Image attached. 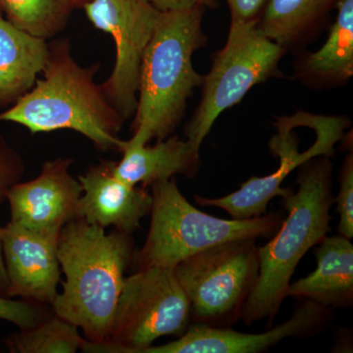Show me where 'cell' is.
<instances>
[{"instance_id":"obj_1","label":"cell","mask_w":353,"mask_h":353,"mask_svg":"<svg viewBox=\"0 0 353 353\" xmlns=\"http://www.w3.org/2000/svg\"><path fill=\"white\" fill-rule=\"evenodd\" d=\"M134 245L131 234H105L104 228L81 218L60 232L57 256L66 281L51 308L82 329L87 340L83 352L109 341Z\"/></svg>"},{"instance_id":"obj_2","label":"cell","mask_w":353,"mask_h":353,"mask_svg":"<svg viewBox=\"0 0 353 353\" xmlns=\"http://www.w3.org/2000/svg\"><path fill=\"white\" fill-rule=\"evenodd\" d=\"M99 64L82 67L72 57L68 39L50 44L43 78L13 105L0 113V122H13L32 134L72 130L103 152H122L118 134L124 120L94 82Z\"/></svg>"},{"instance_id":"obj_3","label":"cell","mask_w":353,"mask_h":353,"mask_svg":"<svg viewBox=\"0 0 353 353\" xmlns=\"http://www.w3.org/2000/svg\"><path fill=\"white\" fill-rule=\"evenodd\" d=\"M206 8L161 11L141 61L134 134L127 143L148 145L173 132L188 99L204 76L192 65V55L205 46L202 20Z\"/></svg>"},{"instance_id":"obj_4","label":"cell","mask_w":353,"mask_h":353,"mask_svg":"<svg viewBox=\"0 0 353 353\" xmlns=\"http://www.w3.org/2000/svg\"><path fill=\"white\" fill-rule=\"evenodd\" d=\"M296 192L290 189L282 196L288 211L273 239L259 248V274L243 308L245 324L268 320L272 325L297 265L313 246L321 243L330 232L332 205V163L329 157L312 158L299 167Z\"/></svg>"},{"instance_id":"obj_5","label":"cell","mask_w":353,"mask_h":353,"mask_svg":"<svg viewBox=\"0 0 353 353\" xmlns=\"http://www.w3.org/2000/svg\"><path fill=\"white\" fill-rule=\"evenodd\" d=\"M150 231L143 248L134 253L139 269L175 268L181 261L211 246L240 239L268 238L282 224L281 212L252 219H221L192 206L173 178L152 185Z\"/></svg>"},{"instance_id":"obj_6","label":"cell","mask_w":353,"mask_h":353,"mask_svg":"<svg viewBox=\"0 0 353 353\" xmlns=\"http://www.w3.org/2000/svg\"><path fill=\"white\" fill-rule=\"evenodd\" d=\"M256 239L211 246L176 264L174 272L196 324L224 327L241 319L259 274Z\"/></svg>"},{"instance_id":"obj_7","label":"cell","mask_w":353,"mask_h":353,"mask_svg":"<svg viewBox=\"0 0 353 353\" xmlns=\"http://www.w3.org/2000/svg\"><path fill=\"white\" fill-rule=\"evenodd\" d=\"M190 305L174 268L152 266L125 278L109 341L85 352L143 353L162 336L189 328Z\"/></svg>"},{"instance_id":"obj_8","label":"cell","mask_w":353,"mask_h":353,"mask_svg":"<svg viewBox=\"0 0 353 353\" xmlns=\"http://www.w3.org/2000/svg\"><path fill=\"white\" fill-rule=\"evenodd\" d=\"M259 22L231 23L224 48L204 77L201 103L185 132V139L197 148H201L221 113L278 71L285 48L265 36Z\"/></svg>"},{"instance_id":"obj_9","label":"cell","mask_w":353,"mask_h":353,"mask_svg":"<svg viewBox=\"0 0 353 353\" xmlns=\"http://www.w3.org/2000/svg\"><path fill=\"white\" fill-rule=\"evenodd\" d=\"M299 115L301 126L311 128L316 134L314 143L308 150L299 152L296 137L292 134L294 128L301 127L296 115L280 119L277 123V134L270 141L272 152L280 158L277 170L261 178L252 176L243 183L240 189L226 196L206 199L196 196V203L222 209L232 219H252L264 215L272 199L284 196L289 192L290 189L282 188L287 176L312 158L331 157L334 152V145L343 139L348 126L347 120L343 117L307 113H299Z\"/></svg>"},{"instance_id":"obj_10","label":"cell","mask_w":353,"mask_h":353,"mask_svg":"<svg viewBox=\"0 0 353 353\" xmlns=\"http://www.w3.org/2000/svg\"><path fill=\"white\" fill-rule=\"evenodd\" d=\"M83 10L97 29L115 41V65L101 87L123 120H129L138 105L141 61L161 11L150 0H88Z\"/></svg>"},{"instance_id":"obj_11","label":"cell","mask_w":353,"mask_h":353,"mask_svg":"<svg viewBox=\"0 0 353 353\" xmlns=\"http://www.w3.org/2000/svg\"><path fill=\"white\" fill-rule=\"evenodd\" d=\"M73 160L46 162L34 180L14 183L6 194L11 222L46 234H60L65 225L79 219L83 189L69 172Z\"/></svg>"},{"instance_id":"obj_12","label":"cell","mask_w":353,"mask_h":353,"mask_svg":"<svg viewBox=\"0 0 353 353\" xmlns=\"http://www.w3.org/2000/svg\"><path fill=\"white\" fill-rule=\"evenodd\" d=\"M332 320L331 308L304 299L288 321L260 334H246L227 327L194 324L178 340L150 345L143 353H259L288 338L317 334Z\"/></svg>"},{"instance_id":"obj_13","label":"cell","mask_w":353,"mask_h":353,"mask_svg":"<svg viewBox=\"0 0 353 353\" xmlns=\"http://www.w3.org/2000/svg\"><path fill=\"white\" fill-rule=\"evenodd\" d=\"M59 234L32 231L11 221L1 227L0 243L8 280L7 297L53 303L61 275L57 256Z\"/></svg>"},{"instance_id":"obj_14","label":"cell","mask_w":353,"mask_h":353,"mask_svg":"<svg viewBox=\"0 0 353 353\" xmlns=\"http://www.w3.org/2000/svg\"><path fill=\"white\" fill-rule=\"evenodd\" d=\"M114 164L101 162L78 176L83 189L79 218L132 234L150 213L152 196L145 188L128 185L114 175Z\"/></svg>"},{"instance_id":"obj_15","label":"cell","mask_w":353,"mask_h":353,"mask_svg":"<svg viewBox=\"0 0 353 353\" xmlns=\"http://www.w3.org/2000/svg\"><path fill=\"white\" fill-rule=\"evenodd\" d=\"M317 268L290 284L288 296L307 299L327 307L353 304V245L350 239L326 236L315 248Z\"/></svg>"},{"instance_id":"obj_16","label":"cell","mask_w":353,"mask_h":353,"mask_svg":"<svg viewBox=\"0 0 353 353\" xmlns=\"http://www.w3.org/2000/svg\"><path fill=\"white\" fill-rule=\"evenodd\" d=\"M122 158L115 162L114 175L128 185L143 188L176 175L194 176L201 162V148L179 137L157 141L154 145H129L125 141Z\"/></svg>"},{"instance_id":"obj_17","label":"cell","mask_w":353,"mask_h":353,"mask_svg":"<svg viewBox=\"0 0 353 353\" xmlns=\"http://www.w3.org/2000/svg\"><path fill=\"white\" fill-rule=\"evenodd\" d=\"M50 55V43L11 24L0 11V109L34 87Z\"/></svg>"},{"instance_id":"obj_18","label":"cell","mask_w":353,"mask_h":353,"mask_svg":"<svg viewBox=\"0 0 353 353\" xmlns=\"http://www.w3.org/2000/svg\"><path fill=\"white\" fill-rule=\"evenodd\" d=\"M336 9L326 43L305 61L306 72L318 80L341 82L353 74V0H339Z\"/></svg>"},{"instance_id":"obj_19","label":"cell","mask_w":353,"mask_h":353,"mask_svg":"<svg viewBox=\"0 0 353 353\" xmlns=\"http://www.w3.org/2000/svg\"><path fill=\"white\" fill-rule=\"evenodd\" d=\"M339 0H268L259 27L283 48L294 43Z\"/></svg>"},{"instance_id":"obj_20","label":"cell","mask_w":353,"mask_h":353,"mask_svg":"<svg viewBox=\"0 0 353 353\" xmlns=\"http://www.w3.org/2000/svg\"><path fill=\"white\" fill-rule=\"evenodd\" d=\"M74 6L72 0H0L11 24L46 41L66 27Z\"/></svg>"},{"instance_id":"obj_21","label":"cell","mask_w":353,"mask_h":353,"mask_svg":"<svg viewBox=\"0 0 353 353\" xmlns=\"http://www.w3.org/2000/svg\"><path fill=\"white\" fill-rule=\"evenodd\" d=\"M85 341L76 325L53 313L36 326L10 334L3 343L13 353H75Z\"/></svg>"},{"instance_id":"obj_22","label":"cell","mask_w":353,"mask_h":353,"mask_svg":"<svg viewBox=\"0 0 353 353\" xmlns=\"http://www.w3.org/2000/svg\"><path fill=\"white\" fill-rule=\"evenodd\" d=\"M24 170L22 158L16 150L7 145L6 139L0 134V203L6 199L7 192L14 183L19 182ZM8 280L0 243V296H6Z\"/></svg>"},{"instance_id":"obj_23","label":"cell","mask_w":353,"mask_h":353,"mask_svg":"<svg viewBox=\"0 0 353 353\" xmlns=\"http://www.w3.org/2000/svg\"><path fill=\"white\" fill-rule=\"evenodd\" d=\"M46 304L0 296V319L13 323L20 329L32 328L53 314Z\"/></svg>"},{"instance_id":"obj_24","label":"cell","mask_w":353,"mask_h":353,"mask_svg":"<svg viewBox=\"0 0 353 353\" xmlns=\"http://www.w3.org/2000/svg\"><path fill=\"white\" fill-rule=\"evenodd\" d=\"M340 190L336 202V212L340 216L339 234L352 240L353 238V157L347 155L340 173Z\"/></svg>"},{"instance_id":"obj_25","label":"cell","mask_w":353,"mask_h":353,"mask_svg":"<svg viewBox=\"0 0 353 353\" xmlns=\"http://www.w3.org/2000/svg\"><path fill=\"white\" fill-rule=\"evenodd\" d=\"M231 12V23L259 20V16L268 0H226Z\"/></svg>"},{"instance_id":"obj_26","label":"cell","mask_w":353,"mask_h":353,"mask_svg":"<svg viewBox=\"0 0 353 353\" xmlns=\"http://www.w3.org/2000/svg\"><path fill=\"white\" fill-rule=\"evenodd\" d=\"M160 11L182 10L194 6H202L204 8H215L217 6L216 0H150Z\"/></svg>"},{"instance_id":"obj_27","label":"cell","mask_w":353,"mask_h":353,"mask_svg":"<svg viewBox=\"0 0 353 353\" xmlns=\"http://www.w3.org/2000/svg\"><path fill=\"white\" fill-rule=\"evenodd\" d=\"M72 1H73L74 4L81 3V2H83V3H85V2L88 1V0H72Z\"/></svg>"}]
</instances>
